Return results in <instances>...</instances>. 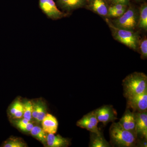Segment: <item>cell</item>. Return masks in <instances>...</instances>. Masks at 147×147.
I'll return each instance as SVG.
<instances>
[{
	"instance_id": "277c9868",
	"label": "cell",
	"mask_w": 147,
	"mask_h": 147,
	"mask_svg": "<svg viewBox=\"0 0 147 147\" xmlns=\"http://www.w3.org/2000/svg\"><path fill=\"white\" fill-rule=\"evenodd\" d=\"M138 16L137 9L130 5L121 16L113 21V24L120 28L134 31L138 24Z\"/></svg>"
},
{
	"instance_id": "7402d4cb",
	"label": "cell",
	"mask_w": 147,
	"mask_h": 147,
	"mask_svg": "<svg viewBox=\"0 0 147 147\" xmlns=\"http://www.w3.org/2000/svg\"><path fill=\"white\" fill-rule=\"evenodd\" d=\"M139 50L141 55V58L143 59H146L147 58V39L145 36L143 39L139 42Z\"/></svg>"
},
{
	"instance_id": "484cf974",
	"label": "cell",
	"mask_w": 147,
	"mask_h": 147,
	"mask_svg": "<svg viewBox=\"0 0 147 147\" xmlns=\"http://www.w3.org/2000/svg\"><path fill=\"white\" fill-rule=\"evenodd\" d=\"M130 0H112L111 3L112 5L120 3L125 5H129Z\"/></svg>"
},
{
	"instance_id": "cb8c5ba5",
	"label": "cell",
	"mask_w": 147,
	"mask_h": 147,
	"mask_svg": "<svg viewBox=\"0 0 147 147\" xmlns=\"http://www.w3.org/2000/svg\"><path fill=\"white\" fill-rule=\"evenodd\" d=\"M126 9H120V10H115L109 7H108V13L107 15L110 17L119 18L123 14Z\"/></svg>"
},
{
	"instance_id": "8992f818",
	"label": "cell",
	"mask_w": 147,
	"mask_h": 147,
	"mask_svg": "<svg viewBox=\"0 0 147 147\" xmlns=\"http://www.w3.org/2000/svg\"><path fill=\"white\" fill-rule=\"evenodd\" d=\"M94 110L98 122L102 123L104 125L117 119V111L113 105H104Z\"/></svg>"
},
{
	"instance_id": "d4e9b609",
	"label": "cell",
	"mask_w": 147,
	"mask_h": 147,
	"mask_svg": "<svg viewBox=\"0 0 147 147\" xmlns=\"http://www.w3.org/2000/svg\"><path fill=\"white\" fill-rule=\"evenodd\" d=\"M128 6L122 4L117 3L112 5L110 6V7L113 9H115V10H120V9H127Z\"/></svg>"
},
{
	"instance_id": "d6986e66",
	"label": "cell",
	"mask_w": 147,
	"mask_h": 147,
	"mask_svg": "<svg viewBox=\"0 0 147 147\" xmlns=\"http://www.w3.org/2000/svg\"><path fill=\"white\" fill-rule=\"evenodd\" d=\"M15 123L18 128L24 132L30 131L34 127L30 122L24 118L16 121Z\"/></svg>"
},
{
	"instance_id": "2e32d148",
	"label": "cell",
	"mask_w": 147,
	"mask_h": 147,
	"mask_svg": "<svg viewBox=\"0 0 147 147\" xmlns=\"http://www.w3.org/2000/svg\"><path fill=\"white\" fill-rule=\"evenodd\" d=\"M110 143L107 142L102 132L96 133L90 132V147H110Z\"/></svg>"
},
{
	"instance_id": "3957f363",
	"label": "cell",
	"mask_w": 147,
	"mask_h": 147,
	"mask_svg": "<svg viewBox=\"0 0 147 147\" xmlns=\"http://www.w3.org/2000/svg\"><path fill=\"white\" fill-rule=\"evenodd\" d=\"M114 38L129 48L137 51L139 46V35L134 31L120 28L115 26L108 19H106Z\"/></svg>"
},
{
	"instance_id": "83f0119b",
	"label": "cell",
	"mask_w": 147,
	"mask_h": 147,
	"mask_svg": "<svg viewBox=\"0 0 147 147\" xmlns=\"http://www.w3.org/2000/svg\"><path fill=\"white\" fill-rule=\"evenodd\" d=\"M107 3H111L112 0H104Z\"/></svg>"
},
{
	"instance_id": "5bb4252c",
	"label": "cell",
	"mask_w": 147,
	"mask_h": 147,
	"mask_svg": "<svg viewBox=\"0 0 147 147\" xmlns=\"http://www.w3.org/2000/svg\"><path fill=\"white\" fill-rule=\"evenodd\" d=\"M88 6L93 11L102 16H107L108 3L104 0H90Z\"/></svg>"
},
{
	"instance_id": "4fadbf2b",
	"label": "cell",
	"mask_w": 147,
	"mask_h": 147,
	"mask_svg": "<svg viewBox=\"0 0 147 147\" xmlns=\"http://www.w3.org/2000/svg\"><path fill=\"white\" fill-rule=\"evenodd\" d=\"M32 117L37 122L41 123L47 114V108L45 102L42 100H37L32 103Z\"/></svg>"
},
{
	"instance_id": "ac0fdd59",
	"label": "cell",
	"mask_w": 147,
	"mask_h": 147,
	"mask_svg": "<svg viewBox=\"0 0 147 147\" xmlns=\"http://www.w3.org/2000/svg\"><path fill=\"white\" fill-rule=\"evenodd\" d=\"M32 136L42 144L47 143V135L42 128L39 126H34L30 131Z\"/></svg>"
},
{
	"instance_id": "6da1fadb",
	"label": "cell",
	"mask_w": 147,
	"mask_h": 147,
	"mask_svg": "<svg viewBox=\"0 0 147 147\" xmlns=\"http://www.w3.org/2000/svg\"><path fill=\"white\" fill-rule=\"evenodd\" d=\"M110 144L113 147H138L139 140L135 133L124 129L119 122H113L109 129Z\"/></svg>"
},
{
	"instance_id": "52a82bcc",
	"label": "cell",
	"mask_w": 147,
	"mask_h": 147,
	"mask_svg": "<svg viewBox=\"0 0 147 147\" xmlns=\"http://www.w3.org/2000/svg\"><path fill=\"white\" fill-rule=\"evenodd\" d=\"M98 123L94 110H93L77 121L76 125L81 128L85 129L90 132L98 134L101 132L98 127Z\"/></svg>"
},
{
	"instance_id": "ba28073f",
	"label": "cell",
	"mask_w": 147,
	"mask_h": 147,
	"mask_svg": "<svg viewBox=\"0 0 147 147\" xmlns=\"http://www.w3.org/2000/svg\"><path fill=\"white\" fill-rule=\"evenodd\" d=\"M126 99V108L132 110V112L136 113L147 111V91Z\"/></svg>"
},
{
	"instance_id": "603a6c76",
	"label": "cell",
	"mask_w": 147,
	"mask_h": 147,
	"mask_svg": "<svg viewBox=\"0 0 147 147\" xmlns=\"http://www.w3.org/2000/svg\"><path fill=\"white\" fill-rule=\"evenodd\" d=\"M23 102H21L19 100H16L11 105L9 109V113L10 115L13 117L19 109L23 107Z\"/></svg>"
},
{
	"instance_id": "44dd1931",
	"label": "cell",
	"mask_w": 147,
	"mask_h": 147,
	"mask_svg": "<svg viewBox=\"0 0 147 147\" xmlns=\"http://www.w3.org/2000/svg\"><path fill=\"white\" fill-rule=\"evenodd\" d=\"M2 147H25L26 145L20 139L10 138L7 139L3 143Z\"/></svg>"
},
{
	"instance_id": "8fae6325",
	"label": "cell",
	"mask_w": 147,
	"mask_h": 147,
	"mask_svg": "<svg viewBox=\"0 0 147 147\" xmlns=\"http://www.w3.org/2000/svg\"><path fill=\"white\" fill-rule=\"evenodd\" d=\"M119 123L125 129L135 133V114L130 109L126 108Z\"/></svg>"
},
{
	"instance_id": "4316f807",
	"label": "cell",
	"mask_w": 147,
	"mask_h": 147,
	"mask_svg": "<svg viewBox=\"0 0 147 147\" xmlns=\"http://www.w3.org/2000/svg\"><path fill=\"white\" fill-rule=\"evenodd\" d=\"M133 1L137 2H141L143 1H144V0H133Z\"/></svg>"
},
{
	"instance_id": "9a60e30c",
	"label": "cell",
	"mask_w": 147,
	"mask_h": 147,
	"mask_svg": "<svg viewBox=\"0 0 147 147\" xmlns=\"http://www.w3.org/2000/svg\"><path fill=\"white\" fill-rule=\"evenodd\" d=\"M70 140L64 138L61 135L55 134H48L47 136V144L50 147H66L70 145Z\"/></svg>"
},
{
	"instance_id": "ffe728a7",
	"label": "cell",
	"mask_w": 147,
	"mask_h": 147,
	"mask_svg": "<svg viewBox=\"0 0 147 147\" xmlns=\"http://www.w3.org/2000/svg\"><path fill=\"white\" fill-rule=\"evenodd\" d=\"M24 106V113L23 117L24 118L30 122L32 120V103L30 100H26L23 102Z\"/></svg>"
},
{
	"instance_id": "30bf717a",
	"label": "cell",
	"mask_w": 147,
	"mask_h": 147,
	"mask_svg": "<svg viewBox=\"0 0 147 147\" xmlns=\"http://www.w3.org/2000/svg\"><path fill=\"white\" fill-rule=\"evenodd\" d=\"M55 3L60 8L67 13L86 6L88 3L87 0H55Z\"/></svg>"
},
{
	"instance_id": "7c38bea8",
	"label": "cell",
	"mask_w": 147,
	"mask_h": 147,
	"mask_svg": "<svg viewBox=\"0 0 147 147\" xmlns=\"http://www.w3.org/2000/svg\"><path fill=\"white\" fill-rule=\"evenodd\" d=\"M41 123L42 129L46 133L55 134L57 131V120L53 115L50 114H46Z\"/></svg>"
},
{
	"instance_id": "9c48e42d",
	"label": "cell",
	"mask_w": 147,
	"mask_h": 147,
	"mask_svg": "<svg viewBox=\"0 0 147 147\" xmlns=\"http://www.w3.org/2000/svg\"><path fill=\"white\" fill-rule=\"evenodd\" d=\"M135 133L139 140H147V111L134 113Z\"/></svg>"
},
{
	"instance_id": "7a4b0ae2",
	"label": "cell",
	"mask_w": 147,
	"mask_h": 147,
	"mask_svg": "<svg viewBox=\"0 0 147 147\" xmlns=\"http://www.w3.org/2000/svg\"><path fill=\"white\" fill-rule=\"evenodd\" d=\"M123 96L126 98L147 91V76L143 72H134L123 80Z\"/></svg>"
},
{
	"instance_id": "e0dca14e",
	"label": "cell",
	"mask_w": 147,
	"mask_h": 147,
	"mask_svg": "<svg viewBox=\"0 0 147 147\" xmlns=\"http://www.w3.org/2000/svg\"><path fill=\"white\" fill-rule=\"evenodd\" d=\"M139 18L138 24L139 28L147 30V4L143 3L140 7L139 10Z\"/></svg>"
},
{
	"instance_id": "5b68a950",
	"label": "cell",
	"mask_w": 147,
	"mask_h": 147,
	"mask_svg": "<svg viewBox=\"0 0 147 147\" xmlns=\"http://www.w3.org/2000/svg\"><path fill=\"white\" fill-rule=\"evenodd\" d=\"M40 9L47 18L57 20L67 16L68 13L61 11L54 0H39Z\"/></svg>"
},
{
	"instance_id": "f1b7e54d",
	"label": "cell",
	"mask_w": 147,
	"mask_h": 147,
	"mask_svg": "<svg viewBox=\"0 0 147 147\" xmlns=\"http://www.w3.org/2000/svg\"><path fill=\"white\" fill-rule=\"evenodd\" d=\"M87 1L88 2H89L90 1V0H87Z\"/></svg>"
}]
</instances>
